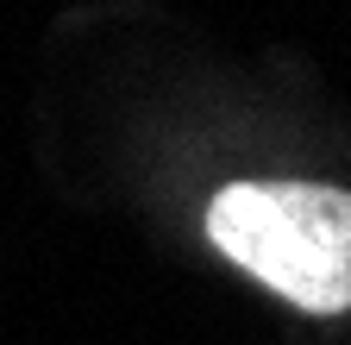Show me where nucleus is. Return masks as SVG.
<instances>
[{
    "label": "nucleus",
    "instance_id": "1",
    "mask_svg": "<svg viewBox=\"0 0 351 345\" xmlns=\"http://www.w3.org/2000/svg\"><path fill=\"white\" fill-rule=\"evenodd\" d=\"M207 239L245 276L307 314L351 308V195L326 182H232L207 207Z\"/></svg>",
    "mask_w": 351,
    "mask_h": 345
}]
</instances>
